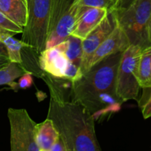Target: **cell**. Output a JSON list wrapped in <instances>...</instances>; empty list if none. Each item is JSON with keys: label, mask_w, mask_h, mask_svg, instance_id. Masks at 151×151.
<instances>
[{"label": "cell", "mask_w": 151, "mask_h": 151, "mask_svg": "<svg viewBox=\"0 0 151 151\" xmlns=\"http://www.w3.org/2000/svg\"><path fill=\"white\" fill-rule=\"evenodd\" d=\"M41 77L50 91L47 118L53 122L68 151L101 150L93 115L82 105L65 100L63 91L49 74L43 72Z\"/></svg>", "instance_id": "obj_1"}, {"label": "cell", "mask_w": 151, "mask_h": 151, "mask_svg": "<svg viewBox=\"0 0 151 151\" xmlns=\"http://www.w3.org/2000/svg\"><path fill=\"white\" fill-rule=\"evenodd\" d=\"M122 52L110 55L71 81L73 100L82 105L95 118L118 111L122 104L115 90V78Z\"/></svg>", "instance_id": "obj_2"}, {"label": "cell", "mask_w": 151, "mask_h": 151, "mask_svg": "<svg viewBox=\"0 0 151 151\" xmlns=\"http://www.w3.org/2000/svg\"><path fill=\"white\" fill-rule=\"evenodd\" d=\"M117 23L130 45L145 49L151 46V0H135L127 7L114 9Z\"/></svg>", "instance_id": "obj_3"}, {"label": "cell", "mask_w": 151, "mask_h": 151, "mask_svg": "<svg viewBox=\"0 0 151 151\" xmlns=\"http://www.w3.org/2000/svg\"><path fill=\"white\" fill-rule=\"evenodd\" d=\"M51 0H28V14L21 41L39 55L46 50L49 36Z\"/></svg>", "instance_id": "obj_4"}, {"label": "cell", "mask_w": 151, "mask_h": 151, "mask_svg": "<svg viewBox=\"0 0 151 151\" xmlns=\"http://www.w3.org/2000/svg\"><path fill=\"white\" fill-rule=\"evenodd\" d=\"M74 0H51L49 36L46 49L57 45L71 33L78 18L87 7L73 4Z\"/></svg>", "instance_id": "obj_5"}, {"label": "cell", "mask_w": 151, "mask_h": 151, "mask_svg": "<svg viewBox=\"0 0 151 151\" xmlns=\"http://www.w3.org/2000/svg\"><path fill=\"white\" fill-rule=\"evenodd\" d=\"M143 49L139 46L131 45L123 52L115 78V90L122 103L137 100L140 86L137 79L139 60Z\"/></svg>", "instance_id": "obj_6"}, {"label": "cell", "mask_w": 151, "mask_h": 151, "mask_svg": "<svg viewBox=\"0 0 151 151\" xmlns=\"http://www.w3.org/2000/svg\"><path fill=\"white\" fill-rule=\"evenodd\" d=\"M11 151H39L36 140V124L26 109L9 108Z\"/></svg>", "instance_id": "obj_7"}, {"label": "cell", "mask_w": 151, "mask_h": 151, "mask_svg": "<svg viewBox=\"0 0 151 151\" xmlns=\"http://www.w3.org/2000/svg\"><path fill=\"white\" fill-rule=\"evenodd\" d=\"M38 65L43 72L56 78L72 81L80 76L79 67L56 47L46 49L40 53Z\"/></svg>", "instance_id": "obj_8"}, {"label": "cell", "mask_w": 151, "mask_h": 151, "mask_svg": "<svg viewBox=\"0 0 151 151\" xmlns=\"http://www.w3.org/2000/svg\"><path fill=\"white\" fill-rule=\"evenodd\" d=\"M117 24L114 10L108 12L102 23L93 29L81 42L82 54L80 63V75L88 70L89 63L93 53L101 44L109 36Z\"/></svg>", "instance_id": "obj_9"}, {"label": "cell", "mask_w": 151, "mask_h": 151, "mask_svg": "<svg viewBox=\"0 0 151 151\" xmlns=\"http://www.w3.org/2000/svg\"><path fill=\"white\" fill-rule=\"evenodd\" d=\"M130 45V43L127 35L117 23L113 32L99 45V47L93 53L89 63L88 69L93 65L99 63V61L110 55L123 52Z\"/></svg>", "instance_id": "obj_10"}, {"label": "cell", "mask_w": 151, "mask_h": 151, "mask_svg": "<svg viewBox=\"0 0 151 151\" xmlns=\"http://www.w3.org/2000/svg\"><path fill=\"white\" fill-rule=\"evenodd\" d=\"M108 12L106 9L87 7L76 22L70 35L84 40L102 23Z\"/></svg>", "instance_id": "obj_11"}, {"label": "cell", "mask_w": 151, "mask_h": 151, "mask_svg": "<svg viewBox=\"0 0 151 151\" xmlns=\"http://www.w3.org/2000/svg\"><path fill=\"white\" fill-rule=\"evenodd\" d=\"M0 12L23 28L28 19V0H0Z\"/></svg>", "instance_id": "obj_12"}, {"label": "cell", "mask_w": 151, "mask_h": 151, "mask_svg": "<svg viewBox=\"0 0 151 151\" xmlns=\"http://www.w3.org/2000/svg\"><path fill=\"white\" fill-rule=\"evenodd\" d=\"M59 138V132L50 119L46 118L42 122L36 124V140L39 151H50Z\"/></svg>", "instance_id": "obj_13"}, {"label": "cell", "mask_w": 151, "mask_h": 151, "mask_svg": "<svg viewBox=\"0 0 151 151\" xmlns=\"http://www.w3.org/2000/svg\"><path fill=\"white\" fill-rule=\"evenodd\" d=\"M137 79L140 88L151 89V46L141 53L137 70Z\"/></svg>", "instance_id": "obj_14"}, {"label": "cell", "mask_w": 151, "mask_h": 151, "mask_svg": "<svg viewBox=\"0 0 151 151\" xmlns=\"http://www.w3.org/2000/svg\"><path fill=\"white\" fill-rule=\"evenodd\" d=\"M81 42V39L70 35L66 39L54 47L60 50L72 63L80 68L82 54Z\"/></svg>", "instance_id": "obj_15"}, {"label": "cell", "mask_w": 151, "mask_h": 151, "mask_svg": "<svg viewBox=\"0 0 151 151\" xmlns=\"http://www.w3.org/2000/svg\"><path fill=\"white\" fill-rule=\"evenodd\" d=\"M27 69L22 64L10 61L7 65L0 68V86L9 85L12 88L16 89L18 83L14 81L24 75Z\"/></svg>", "instance_id": "obj_16"}, {"label": "cell", "mask_w": 151, "mask_h": 151, "mask_svg": "<svg viewBox=\"0 0 151 151\" xmlns=\"http://www.w3.org/2000/svg\"><path fill=\"white\" fill-rule=\"evenodd\" d=\"M7 50L8 59L10 61L23 64L22 57V50L24 47L26 48V45L22 41L13 38V35H8L2 40Z\"/></svg>", "instance_id": "obj_17"}, {"label": "cell", "mask_w": 151, "mask_h": 151, "mask_svg": "<svg viewBox=\"0 0 151 151\" xmlns=\"http://www.w3.org/2000/svg\"><path fill=\"white\" fill-rule=\"evenodd\" d=\"M118 1L119 0H74L73 4L82 7H99L110 11L118 7Z\"/></svg>", "instance_id": "obj_18"}, {"label": "cell", "mask_w": 151, "mask_h": 151, "mask_svg": "<svg viewBox=\"0 0 151 151\" xmlns=\"http://www.w3.org/2000/svg\"><path fill=\"white\" fill-rule=\"evenodd\" d=\"M0 28L13 32L15 35L22 33V31H23V28L11 22L1 12H0Z\"/></svg>", "instance_id": "obj_19"}, {"label": "cell", "mask_w": 151, "mask_h": 151, "mask_svg": "<svg viewBox=\"0 0 151 151\" xmlns=\"http://www.w3.org/2000/svg\"><path fill=\"white\" fill-rule=\"evenodd\" d=\"M33 84L32 72H26L22 76L19 78V82H18V87L22 89H26L30 88Z\"/></svg>", "instance_id": "obj_20"}, {"label": "cell", "mask_w": 151, "mask_h": 151, "mask_svg": "<svg viewBox=\"0 0 151 151\" xmlns=\"http://www.w3.org/2000/svg\"><path fill=\"white\" fill-rule=\"evenodd\" d=\"M142 113L144 119H148L151 117V93L147 97V99L144 100L142 105Z\"/></svg>", "instance_id": "obj_21"}, {"label": "cell", "mask_w": 151, "mask_h": 151, "mask_svg": "<svg viewBox=\"0 0 151 151\" xmlns=\"http://www.w3.org/2000/svg\"><path fill=\"white\" fill-rule=\"evenodd\" d=\"M50 151H68L64 142L59 138V139L52 146Z\"/></svg>", "instance_id": "obj_22"}, {"label": "cell", "mask_w": 151, "mask_h": 151, "mask_svg": "<svg viewBox=\"0 0 151 151\" xmlns=\"http://www.w3.org/2000/svg\"><path fill=\"white\" fill-rule=\"evenodd\" d=\"M0 57H4L8 58L7 48L2 41H0Z\"/></svg>", "instance_id": "obj_23"}, {"label": "cell", "mask_w": 151, "mask_h": 151, "mask_svg": "<svg viewBox=\"0 0 151 151\" xmlns=\"http://www.w3.org/2000/svg\"><path fill=\"white\" fill-rule=\"evenodd\" d=\"M134 1L135 0H119L117 7H127Z\"/></svg>", "instance_id": "obj_24"}, {"label": "cell", "mask_w": 151, "mask_h": 151, "mask_svg": "<svg viewBox=\"0 0 151 151\" xmlns=\"http://www.w3.org/2000/svg\"><path fill=\"white\" fill-rule=\"evenodd\" d=\"M14 35L15 34H13V32H9V31L5 30L4 29H1L0 28V41H2L4 38H5L7 35Z\"/></svg>", "instance_id": "obj_25"}, {"label": "cell", "mask_w": 151, "mask_h": 151, "mask_svg": "<svg viewBox=\"0 0 151 151\" xmlns=\"http://www.w3.org/2000/svg\"><path fill=\"white\" fill-rule=\"evenodd\" d=\"M9 62H10V60H9V59L7 58L0 57V68L3 67L5 65H7Z\"/></svg>", "instance_id": "obj_26"}]
</instances>
